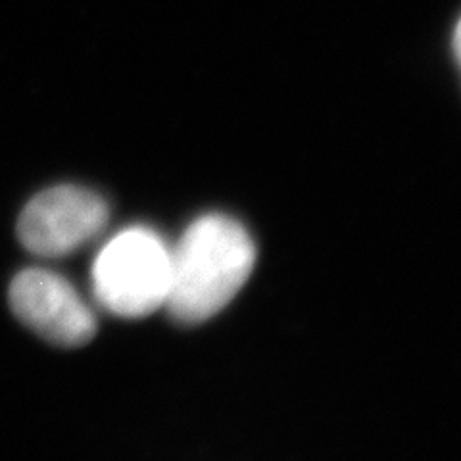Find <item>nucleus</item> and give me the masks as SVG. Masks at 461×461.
<instances>
[{
    "instance_id": "1",
    "label": "nucleus",
    "mask_w": 461,
    "mask_h": 461,
    "mask_svg": "<svg viewBox=\"0 0 461 461\" xmlns=\"http://www.w3.org/2000/svg\"><path fill=\"white\" fill-rule=\"evenodd\" d=\"M256 244L233 218H198L169 249L167 313L181 325H198L220 313L249 281Z\"/></svg>"
},
{
    "instance_id": "2",
    "label": "nucleus",
    "mask_w": 461,
    "mask_h": 461,
    "mask_svg": "<svg viewBox=\"0 0 461 461\" xmlns=\"http://www.w3.org/2000/svg\"><path fill=\"white\" fill-rule=\"evenodd\" d=\"M91 276L104 310L129 320L147 317L166 306L169 249L147 227L125 229L98 252Z\"/></svg>"
},
{
    "instance_id": "3",
    "label": "nucleus",
    "mask_w": 461,
    "mask_h": 461,
    "mask_svg": "<svg viewBox=\"0 0 461 461\" xmlns=\"http://www.w3.org/2000/svg\"><path fill=\"white\" fill-rule=\"evenodd\" d=\"M110 220L106 200L95 191L60 185L37 194L23 208L18 237L41 258H60L93 240Z\"/></svg>"
},
{
    "instance_id": "4",
    "label": "nucleus",
    "mask_w": 461,
    "mask_h": 461,
    "mask_svg": "<svg viewBox=\"0 0 461 461\" xmlns=\"http://www.w3.org/2000/svg\"><path fill=\"white\" fill-rule=\"evenodd\" d=\"M10 308L18 320L56 346L77 348L96 335V315L74 285L49 269H25L8 291Z\"/></svg>"
}]
</instances>
